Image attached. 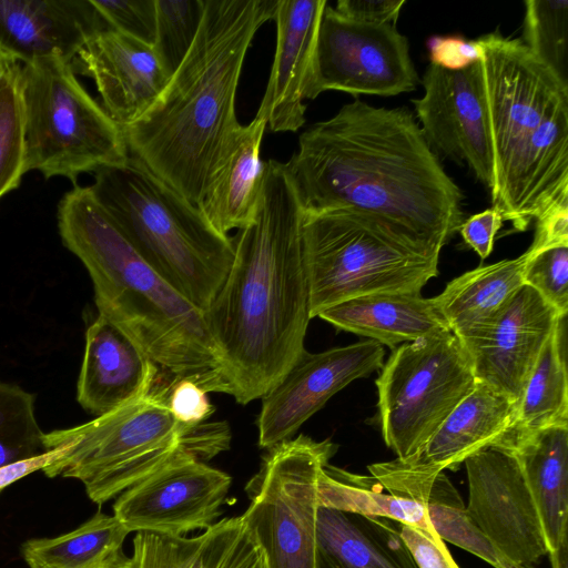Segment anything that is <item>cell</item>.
Returning a JSON list of instances; mask_svg holds the SVG:
<instances>
[{"label": "cell", "mask_w": 568, "mask_h": 568, "mask_svg": "<svg viewBox=\"0 0 568 568\" xmlns=\"http://www.w3.org/2000/svg\"><path fill=\"white\" fill-rule=\"evenodd\" d=\"M481 64L496 185L523 141L558 108L568 104L566 87L520 39L499 31L477 39Z\"/></svg>", "instance_id": "8fae6325"}, {"label": "cell", "mask_w": 568, "mask_h": 568, "mask_svg": "<svg viewBox=\"0 0 568 568\" xmlns=\"http://www.w3.org/2000/svg\"><path fill=\"white\" fill-rule=\"evenodd\" d=\"M207 394L193 378H173L168 385L166 405L176 422L196 426L205 423L214 412Z\"/></svg>", "instance_id": "ab89813d"}, {"label": "cell", "mask_w": 568, "mask_h": 568, "mask_svg": "<svg viewBox=\"0 0 568 568\" xmlns=\"http://www.w3.org/2000/svg\"><path fill=\"white\" fill-rule=\"evenodd\" d=\"M503 216L495 207L487 209L464 220L458 232L465 243L470 246L481 260L493 251L495 235L503 224Z\"/></svg>", "instance_id": "ee69618b"}, {"label": "cell", "mask_w": 568, "mask_h": 568, "mask_svg": "<svg viewBox=\"0 0 568 568\" xmlns=\"http://www.w3.org/2000/svg\"><path fill=\"white\" fill-rule=\"evenodd\" d=\"M231 483L226 473L180 452L121 493L113 513L130 532L183 536L215 523Z\"/></svg>", "instance_id": "4fadbf2b"}, {"label": "cell", "mask_w": 568, "mask_h": 568, "mask_svg": "<svg viewBox=\"0 0 568 568\" xmlns=\"http://www.w3.org/2000/svg\"><path fill=\"white\" fill-rule=\"evenodd\" d=\"M70 447V442H59L53 444L50 450L42 455L0 467V493L14 481L33 471L42 470L64 457Z\"/></svg>", "instance_id": "bcb514c9"}, {"label": "cell", "mask_w": 568, "mask_h": 568, "mask_svg": "<svg viewBox=\"0 0 568 568\" xmlns=\"http://www.w3.org/2000/svg\"><path fill=\"white\" fill-rule=\"evenodd\" d=\"M336 450L329 439L301 434L268 449L246 484L250 505L241 517L267 568H315L318 476Z\"/></svg>", "instance_id": "30bf717a"}, {"label": "cell", "mask_w": 568, "mask_h": 568, "mask_svg": "<svg viewBox=\"0 0 568 568\" xmlns=\"http://www.w3.org/2000/svg\"><path fill=\"white\" fill-rule=\"evenodd\" d=\"M404 4L405 0H339L334 9L355 21L396 26Z\"/></svg>", "instance_id": "f6af8a7d"}, {"label": "cell", "mask_w": 568, "mask_h": 568, "mask_svg": "<svg viewBox=\"0 0 568 568\" xmlns=\"http://www.w3.org/2000/svg\"><path fill=\"white\" fill-rule=\"evenodd\" d=\"M28 172L21 63L0 81V199L19 187Z\"/></svg>", "instance_id": "836d02e7"}, {"label": "cell", "mask_w": 568, "mask_h": 568, "mask_svg": "<svg viewBox=\"0 0 568 568\" xmlns=\"http://www.w3.org/2000/svg\"><path fill=\"white\" fill-rule=\"evenodd\" d=\"M528 255L524 284L534 288L565 318L568 312V246Z\"/></svg>", "instance_id": "74e56055"}, {"label": "cell", "mask_w": 568, "mask_h": 568, "mask_svg": "<svg viewBox=\"0 0 568 568\" xmlns=\"http://www.w3.org/2000/svg\"><path fill=\"white\" fill-rule=\"evenodd\" d=\"M90 186L141 256L204 312L231 268L234 240L134 156L94 171Z\"/></svg>", "instance_id": "5b68a950"}, {"label": "cell", "mask_w": 568, "mask_h": 568, "mask_svg": "<svg viewBox=\"0 0 568 568\" xmlns=\"http://www.w3.org/2000/svg\"><path fill=\"white\" fill-rule=\"evenodd\" d=\"M527 252L513 260L479 266L452 280L434 297L450 332L464 344L500 316L524 284Z\"/></svg>", "instance_id": "f1b7e54d"}, {"label": "cell", "mask_w": 568, "mask_h": 568, "mask_svg": "<svg viewBox=\"0 0 568 568\" xmlns=\"http://www.w3.org/2000/svg\"><path fill=\"white\" fill-rule=\"evenodd\" d=\"M317 496L320 506L388 518L417 527L436 540H442L422 504L387 493L371 475L353 474L328 463L320 473Z\"/></svg>", "instance_id": "1f68e13d"}, {"label": "cell", "mask_w": 568, "mask_h": 568, "mask_svg": "<svg viewBox=\"0 0 568 568\" xmlns=\"http://www.w3.org/2000/svg\"><path fill=\"white\" fill-rule=\"evenodd\" d=\"M325 0H283L277 3L276 48L258 112L273 132H296L306 121L307 87L313 73L316 40Z\"/></svg>", "instance_id": "ffe728a7"}, {"label": "cell", "mask_w": 568, "mask_h": 568, "mask_svg": "<svg viewBox=\"0 0 568 568\" xmlns=\"http://www.w3.org/2000/svg\"><path fill=\"white\" fill-rule=\"evenodd\" d=\"M419 503L443 541L479 557L494 568H532L505 556L470 520L464 501L444 471L432 477L419 491Z\"/></svg>", "instance_id": "d6a6232c"}, {"label": "cell", "mask_w": 568, "mask_h": 568, "mask_svg": "<svg viewBox=\"0 0 568 568\" xmlns=\"http://www.w3.org/2000/svg\"><path fill=\"white\" fill-rule=\"evenodd\" d=\"M284 164L306 213L361 211L437 252L464 221L463 193L407 108L356 99L307 128Z\"/></svg>", "instance_id": "6da1fadb"}, {"label": "cell", "mask_w": 568, "mask_h": 568, "mask_svg": "<svg viewBox=\"0 0 568 568\" xmlns=\"http://www.w3.org/2000/svg\"><path fill=\"white\" fill-rule=\"evenodd\" d=\"M515 404L486 384L473 390L455 407L412 458L437 470H456L466 458L497 443L510 426Z\"/></svg>", "instance_id": "83f0119b"}, {"label": "cell", "mask_w": 568, "mask_h": 568, "mask_svg": "<svg viewBox=\"0 0 568 568\" xmlns=\"http://www.w3.org/2000/svg\"><path fill=\"white\" fill-rule=\"evenodd\" d=\"M266 126L265 115L257 111L253 121L237 128L197 204L221 234L245 227L257 214L265 178L261 145Z\"/></svg>", "instance_id": "603a6c76"}, {"label": "cell", "mask_w": 568, "mask_h": 568, "mask_svg": "<svg viewBox=\"0 0 568 568\" xmlns=\"http://www.w3.org/2000/svg\"><path fill=\"white\" fill-rule=\"evenodd\" d=\"M109 29L136 38L150 45L155 39V0H91Z\"/></svg>", "instance_id": "f35d334b"}, {"label": "cell", "mask_w": 568, "mask_h": 568, "mask_svg": "<svg viewBox=\"0 0 568 568\" xmlns=\"http://www.w3.org/2000/svg\"><path fill=\"white\" fill-rule=\"evenodd\" d=\"M28 171L74 184L81 173L124 162L122 128L83 88L60 57L21 63Z\"/></svg>", "instance_id": "ba28073f"}, {"label": "cell", "mask_w": 568, "mask_h": 568, "mask_svg": "<svg viewBox=\"0 0 568 568\" xmlns=\"http://www.w3.org/2000/svg\"><path fill=\"white\" fill-rule=\"evenodd\" d=\"M551 568H568V537L565 538L557 550L549 554Z\"/></svg>", "instance_id": "7dc6e473"}, {"label": "cell", "mask_w": 568, "mask_h": 568, "mask_svg": "<svg viewBox=\"0 0 568 568\" xmlns=\"http://www.w3.org/2000/svg\"><path fill=\"white\" fill-rule=\"evenodd\" d=\"M521 41L568 87L567 0L525 1Z\"/></svg>", "instance_id": "e575fe53"}, {"label": "cell", "mask_w": 568, "mask_h": 568, "mask_svg": "<svg viewBox=\"0 0 568 568\" xmlns=\"http://www.w3.org/2000/svg\"><path fill=\"white\" fill-rule=\"evenodd\" d=\"M375 383L383 438L405 460L422 452L476 378L467 349L449 331L397 347Z\"/></svg>", "instance_id": "9c48e42d"}, {"label": "cell", "mask_w": 568, "mask_h": 568, "mask_svg": "<svg viewBox=\"0 0 568 568\" xmlns=\"http://www.w3.org/2000/svg\"><path fill=\"white\" fill-rule=\"evenodd\" d=\"M168 385L154 388L84 424L45 433L49 449L70 442L67 455L42 471L47 477L80 480L99 506L145 478L180 452L206 462L229 449L225 423L186 426L174 419L166 405ZM50 450V449H49Z\"/></svg>", "instance_id": "8992f818"}, {"label": "cell", "mask_w": 568, "mask_h": 568, "mask_svg": "<svg viewBox=\"0 0 568 568\" xmlns=\"http://www.w3.org/2000/svg\"><path fill=\"white\" fill-rule=\"evenodd\" d=\"M534 241L526 251L535 255L545 250L568 246V191L554 200L536 219Z\"/></svg>", "instance_id": "60d3db41"}, {"label": "cell", "mask_w": 568, "mask_h": 568, "mask_svg": "<svg viewBox=\"0 0 568 568\" xmlns=\"http://www.w3.org/2000/svg\"><path fill=\"white\" fill-rule=\"evenodd\" d=\"M466 511L509 559L532 565L547 554L539 513L514 454L490 445L465 459Z\"/></svg>", "instance_id": "9a60e30c"}, {"label": "cell", "mask_w": 568, "mask_h": 568, "mask_svg": "<svg viewBox=\"0 0 568 568\" xmlns=\"http://www.w3.org/2000/svg\"><path fill=\"white\" fill-rule=\"evenodd\" d=\"M158 365L112 318L99 313L85 332L77 399L95 417L148 395Z\"/></svg>", "instance_id": "44dd1931"}, {"label": "cell", "mask_w": 568, "mask_h": 568, "mask_svg": "<svg viewBox=\"0 0 568 568\" xmlns=\"http://www.w3.org/2000/svg\"><path fill=\"white\" fill-rule=\"evenodd\" d=\"M432 63L447 70H460L481 60L477 40L460 37H433L428 40Z\"/></svg>", "instance_id": "7bdbcfd3"}, {"label": "cell", "mask_w": 568, "mask_h": 568, "mask_svg": "<svg viewBox=\"0 0 568 568\" xmlns=\"http://www.w3.org/2000/svg\"><path fill=\"white\" fill-rule=\"evenodd\" d=\"M132 568H267L242 517L215 521L195 537L136 532Z\"/></svg>", "instance_id": "cb8c5ba5"}, {"label": "cell", "mask_w": 568, "mask_h": 568, "mask_svg": "<svg viewBox=\"0 0 568 568\" xmlns=\"http://www.w3.org/2000/svg\"><path fill=\"white\" fill-rule=\"evenodd\" d=\"M561 337L562 320L547 339L513 422L498 442L551 426H568V381Z\"/></svg>", "instance_id": "4dcf8cb0"}, {"label": "cell", "mask_w": 568, "mask_h": 568, "mask_svg": "<svg viewBox=\"0 0 568 568\" xmlns=\"http://www.w3.org/2000/svg\"><path fill=\"white\" fill-rule=\"evenodd\" d=\"M561 320L534 288L524 285L491 326L462 343L476 382L507 396L517 408L537 359Z\"/></svg>", "instance_id": "e0dca14e"}, {"label": "cell", "mask_w": 568, "mask_h": 568, "mask_svg": "<svg viewBox=\"0 0 568 568\" xmlns=\"http://www.w3.org/2000/svg\"><path fill=\"white\" fill-rule=\"evenodd\" d=\"M129 534L114 515L98 510L74 530L29 539L21 549L30 568H132L123 551Z\"/></svg>", "instance_id": "f546056e"}, {"label": "cell", "mask_w": 568, "mask_h": 568, "mask_svg": "<svg viewBox=\"0 0 568 568\" xmlns=\"http://www.w3.org/2000/svg\"><path fill=\"white\" fill-rule=\"evenodd\" d=\"M17 62L18 61H16L13 58L0 50V81L10 70V68Z\"/></svg>", "instance_id": "c3c4849f"}, {"label": "cell", "mask_w": 568, "mask_h": 568, "mask_svg": "<svg viewBox=\"0 0 568 568\" xmlns=\"http://www.w3.org/2000/svg\"><path fill=\"white\" fill-rule=\"evenodd\" d=\"M516 457L537 506L547 554L568 537V426L498 442Z\"/></svg>", "instance_id": "4316f807"}, {"label": "cell", "mask_w": 568, "mask_h": 568, "mask_svg": "<svg viewBox=\"0 0 568 568\" xmlns=\"http://www.w3.org/2000/svg\"><path fill=\"white\" fill-rule=\"evenodd\" d=\"M72 67L94 81L103 109L122 129L151 108L170 79L152 45L113 29L92 34Z\"/></svg>", "instance_id": "ac0fdd59"}, {"label": "cell", "mask_w": 568, "mask_h": 568, "mask_svg": "<svg viewBox=\"0 0 568 568\" xmlns=\"http://www.w3.org/2000/svg\"><path fill=\"white\" fill-rule=\"evenodd\" d=\"M105 29L91 0H0V50L22 64L53 55L72 63Z\"/></svg>", "instance_id": "7402d4cb"}, {"label": "cell", "mask_w": 568, "mask_h": 568, "mask_svg": "<svg viewBox=\"0 0 568 568\" xmlns=\"http://www.w3.org/2000/svg\"><path fill=\"white\" fill-rule=\"evenodd\" d=\"M278 0H205L196 38L151 108L122 129L131 156L197 205L241 123L235 98L257 30Z\"/></svg>", "instance_id": "3957f363"}, {"label": "cell", "mask_w": 568, "mask_h": 568, "mask_svg": "<svg viewBox=\"0 0 568 568\" xmlns=\"http://www.w3.org/2000/svg\"><path fill=\"white\" fill-rule=\"evenodd\" d=\"M418 80L408 40L396 26L355 21L326 4L306 99L331 90L397 95L413 91Z\"/></svg>", "instance_id": "7c38bea8"}, {"label": "cell", "mask_w": 568, "mask_h": 568, "mask_svg": "<svg viewBox=\"0 0 568 568\" xmlns=\"http://www.w3.org/2000/svg\"><path fill=\"white\" fill-rule=\"evenodd\" d=\"M568 191V104L558 108L515 152L491 196L493 207L516 231H525L554 200Z\"/></svg>", "instance_id": "d6986e66"}, {"label": "cell", "mask_w": 568, "mask_h": 568, "mask_svg": "<svg viewBox=\"0 0 568 568\" xmlns=\"http://www.w3.org/2000/svg\"><path fill=\"white\" fill-rule=\"evenodd\" d=\"M34 395L0 381V467L47 453Z\"/></svg>", "instance_id": "d590c367"}, {"label": "cell", "mask_w": 568, "mask_h": 568, "mask_svg": "<svg viewBox=\"0 0 568 568\" xmlns=\"http://www.w3.org/2000/svg\"><path fill=\"white\" fill-rule=\"evenodd\" d=\"M63 245L85 266L99 313L119 324L173 378L229 394L220 353L204 313L134 248L91 186H74L58 204Z\"/></svg>", "instance_id": "277c9868"}, {"label": "cell", "mask_w": 568, "mask_h": 568, "mask_svg": "<svg viewBox=\"0 0 568 568\" xmlns=\"http://www.w3.org/2000/svg\"><path fill=\"white\" fill-rule=\"evenodd\" d=\"M315 568H418L397 521L320 506Z\"/></svg>", "instance_id": "d4e9b609"}, {"label": "cell", "mask_w": 568, "mask_h": 568, "mask_svg": "<svg viewBox=\"0 0 568 568\" xmlns=\"http://www.w3.org/2000/svg\"><path fill=\"white\" fill-rule=\"evenodd\" d=\"M422 83L424 94L412 102L427 143L436 154L466 164L491 193L496 171L481 60L460 70L430 63Z\"/></svg>", "instance_id": "5bb4252c"}, {"label": "cell", "mask_w": 568, "mask_h": 568, "mask_svg": "<svg viewBox=\"0 0 568 568\" xmlns=\"http://www.w3.org/2000/svg\"><path fill=\"white\" fill-rule=\"evenodd\" d=\"M398 531L418 568H459L445 541L424 530L397 521Z\"/></svg>", "instance_id": "b9f144b4"}, {"label": "cell", "mask_w": 568, "mask_h": 568, "mask_svg": "<svg viewBox=\"0 0 568 568\" xmlns=\"http://www.w3.org/2000/svg\"><path fill=\"white\" fill-rule=\"evenodd\" d=\"M384 355L383 345L373 339L320 353L304 351L262 398L256 419L258 446L271 449L291 439L333 395L381 368Z\"/></svg>", "instance_id": "2e32d148"}, {"label": "cell", "mask_w": 568, "mask_h": 568, "mask_svg": "<svg viewBox=\"0 0 568 568\" xmlns=\"http://www.w3.org/2000/svg\"><path fill=\"white\" fill-rule=\"evenodd\" d=\"M300 235L311 318L358 296L420 293L438 274L440 252L361 211L303 212Z\"/></svg>", "instance_id": "52a82bcc"}, {"label": "cell", "mask_w": 568, "mask_h": 568, "mask_svg": "<svg viewBox=\"0 0 568 568\" xmlns=\"http://www.w3.org/2000/svg\"><path fill=\"white\" fill-rule=\"evenodd\" d=\"M334 327L389 347L449 332L434 297L420 293H378L333 305L318 315Z\"/></svg>", "instance_id": "484cf974"}, {"label": "cell", "mask_w": 568, "mask_h": 568, "mask_svg": "<svg viewBox=\"0 0 568 568\" xmlns=\"http://www.w3.org/2000/svg\"><path fill=\"white\" fill-rule=\"evenodd\" d=\"M302 215L285 164L266 161L257 214L239 230L231 268L203 312L229 395L241 405L262 399L306 351Z\"/></svg>", "instance_id": "7a4b0ae2"}, {"label": "cell", "mask_w": 568, "mask_h": 568, "mask_svg": "<svg viewBox=\"0 0 568 568\" xmlns=\"http://www.w3.org/2000/svg\"><path fill=\"white\" fill-rule=\"evenodd\" d=\"M153 49L169 78L178 70L199 32L205 0H155Z\"/></svg>", "instance_id": "8d00e7d4"}]
</instances>
